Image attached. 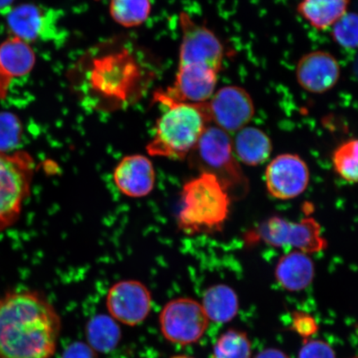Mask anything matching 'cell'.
Listing matches in <instances>:
<instances>
[{"label": "cell", "mask_w": 358, "mask_h": 358, "mask_svg": "<svg viewBox=\"0 0 358 358\" xmlns=\"http://www.w3.org/2000/svg\"><path fill=\"white\" fill-rule=\"evenodd\" d=\"M60 331L59 315L38 291L8 293L0 301V357L50 358Z\"/></svg>", "instance_id": "obj_1"}, {"label": "cell", "mask_w": 358, "mask_h": 358, "mask_svg": "<svg viewBox=\"0 0 358 358\" xmlns=\"http://www.w3.org/2000/svg\"><path fill=\"white\" fill-rule=\"evenodd\" d=\"M231 199L214 174L200 173L182 187L176 218L178 229L189 236L220 230L229 215Z\"/></svg>", "instance_id": "obj_2"}, {"label": "cell", "mask_w": 358, "mask_h": 358, "mask_svg": "<svg viewBox=\"0 0 358 358\" xmlns=\"http://www.w3.org/2000/svg\"><path fill=\"white\" fill-rule=\"evenodd\" d=\"M157 120L153 137L146 145L148 155L177 160L187 159L210 124L204 103L169 102Z\"/></svg>", "instance_id": "obj_3"}, {"label": "cell", "mask_w": 358, "mask_h": 358, "mask_svg": "<svg viewBox=\"0 0 358 358\" xmlns=\"http://www.w3.org/2000/svg\"><path fill=\"white\" fill-rule=\"evenodd\" d=\"M187 159L200 173L214 174L231 198L232 192L238 198L248 192V181L236 158L230 134L216 125H208Z\"/></svg>", "instance_id": "obj_4"}, {"label": "cell", "mask_w": 358, "mask_h": 358, "mask_svg": "<svg viewBox=\"0 0 358 358\" xmlns=\"http://www.w3.org/2000/svg\"><path fill=\"white\" fill-rule=\"evenodd\" d=\"M35 162L24 151H0V232L19 220L31 194Z\"/></svg>", "instance_id": "obj_5"}, {"label": "cell", "mask_w": 358, "mask_h": 358, "mask_svg": "<svg viewBox=\"0 0 358 358\" xmlns=\"http://www.w3.org/2000/svg\"><path fill=\"white\" fill-rule=\"evenodd\" d=\"M252 237V241H262L274 248H292L308 255L320 252L327 245L320 224L313 218L295 222L272 217L259 224Z\"/></svg>", "instance_id": "obj_6"}, {"label": "cell", "mask_w": 358, "mask_h": 358, "mask_svg": "<svg viewBox=\"0 0 358 358\" xmlns=\"http://www.w3.org/2000/svg\"><path fill=\"white\" fill-rule=\"evenodd\" d=\"M179 24L182 42L178 66H204L220 73L224 49L217 35L207 27L198 24L185 12L179 15Z\"/></svg>", "instance_id": "obj_7"}, {"label": "cell", "mask_w": 358, "mask_h": 358, "mask_svg": "<svg viewBox=\"0 0 358 358\" xmlns=\"http://www.w3.org/2000/svg\"><path fill=\"white\" fill-rule=\"evenodd\" d=\"M209 320L203 306L189 298H178L169 301L159 315L161 332L169 342L189 345L203 337Z\"/></svg>", "instance_id": "obj_8"}, {"label": "cell", "mask_w": 358, "mask_h": 358, "mask_svg": "<svg viewBox=\"0 0 358 358\" xmlns=\"http://www.w3.org/2000/svg\"><path fill=\"white\" fill-rule=\"evenodd\" d=\"M210 124L227 133H235L252 122L256 108L249 92L238 86H227L204 102Z\"/></svg>", "instance_id": "obj_9"}, {"label": "cell", "mask_w": 358, "mask_h": 358, "mask_svg": "<svg viewBox=\"0 0 358 358\" xmlns=\"http://www.w3.org/2000/svg\"><path fill=\"white\" fill-rule=\"evenodd\" d=\"M218 73L208 67L178 66L176 80L166 90L155 94V101L169 102L204 103L211 99L217 84Z\"/></svg>", "instance_id": "obj_10"}, {"label": "cell", "mask_w": 358, "mask_h": 358, "mask_svg": "<svg viewBox=\"0 0 358 358\" xmlns=\"http://www.w3.org/2000/svg\"><path fill=\"white\" fill-rule=\"evenodd\" d=\"M265 179L266 189L272 198L294 199L307 189L310 179V169L297 155H280L267 165Z\"/></svg>", "instance_id": "obj_11"}, {"label": "cell", "mask_w": 358, "mask_h": 358, "mask_svg": "<svg viewBox=\"0 0 358 358\" xmlns=\"http://www.w3.org/2000/svg\"><path fill=\"white\" fill-rule=\"evenodd\" d=\"M106 307L115 321L136 326L142 323L150 313V291L138 280L119 281L107 293Z\"/></svg>", "instance_id": "obj_12"}, {"label": "cell", "mask_w": 358, "mask_h": 358, "mask_svg": "<svg viewBox=\"0 0 358 358\" xmlns=\"http://www.w3.org/2000/svg\"><path fill=\"white\" fill-rule=\"evenodd\" d=\"M341 76L339 62L323 50L306 53L297 62L295 77L301 88L311 94H324L333 89Z\"/></svg>", "instance_id": "obj_13"}, {"label": "cell", "mask_w": 358, "mask_h": 358, "mask_svg": "<svg viewBox=\"0 0 358 358\" xmlns=\"http://www.w3.org/2000/svg\"><path fill=\"white\" fill-rule=\"evenodd\" d=\"M113 180L120 192L128 198H145L155 187L154 164L145 155L124 156L114 169Z\"/></svg>", "instance_id": "obj_14"}, {"label": "cell", "mask_w": 358, "mask_h": 358, "mask_svg": "<svg viewBox=\"0 0 358 358\" xmlns=\"http://www.w3.org/2000/svg\"><path fill=\"white\" fill-rule=\"evenodd\" d=\"M277 282L289 292H299L312 284L315 266L310 255L294 250L280 259L275 267Z\"/></svg>", "instance_id": "obj_15"}, {"label": "cell", "mask_w": 358, "mask_h": 358, "mask_svg": "<svg viewBox=\"0 0 358 358\" xmlns=\"http://www.w3.org/2000/svg\"><path fill=\"white\" fill-rule=\"evenodd\" d=\"M232 144L237 159L248 166L265 163L273 150L268 134L261 129L248 125L236 132Z\"/></svg>", "instance_id": "obj_16"}, {"label": "cell", "mask_w": 358, "mask_h": 358, "mask_svg": "<svg viewBox=\"0 0 358 358\" xmlns=\"http://www.w3.org/2000/svg\"><path fill=\"white\" fill-rule=\"evenodd\" d=\"M7 24L13 36L27 43L35 41L47 33V15L34 4H22L7 15Z\"/></svg>", "instance_id": "obj_17"}, {"label": "cell", "mask_w": 358, "mask_h": 358, "mask_svg": "<svg viewBox=\"0 0 358 358\" xmlns=\"http://www.w3.org/2000/svg\"><path fill=\"white\" fill-rule=\"evenodd\" d=\"M350 0H301L297 11L313 29L332 28L348 12Z\"/></svg>", "instance_id": "obj_18"}, {"label": "cell", "mask_w": 358, "mask_h": 358, "mask_svg": "<svg viewBox=\"0 0 358 358\" xmlns=\"http://www.w3.org/2000/svg\"><path fill=\"white\" fill-rule=\"evenodd\" d=\"M206 315L214 323L231 321L239 310V299L235 290L227 285H213L205 291L201 301Z\"/></svg>", "instance_id": "obj_19"}, {"label": "cell", "mask_w": 358, "mask_h": 358, "mask_svg": "<svg viewBox=\"0 0 358 358\" xmlns=\"http://www.w3.org/2000/svg\"><path fill=\"white\" fill-rule=\"evenodd\" d=\"M0 64L12 78L22 77L34 69L35 53L28 43L13 36L0 45Z\"/></svg>", "instance_id": "obj_20"}, {"label": "cell", "mask_w": 358, "mask_h": 358, "mask_svg": "<svg viewBox=\"0 0 358 358\" xmlns=\"http://www.w3.org/2000/svg\"><path fill=\"white\" fill-rule=\"evenodd\" d=\"M88 345L98 352L107 353L118 346L122 330L113 317L105 315L93 317L87 325Z\"/></svg>", "instance_id": "obj_21"}, {"label": "cell", "mask_w": 358, "mask_h": 358, "mask_svg": "<svg viewBox=\"0 0 358 358\" xmlns=\"http://www.w3.org/2000/svg\"><path fill=\"white\" fill-rule=\"evenodd\" d=\"M150 0H110V15L115 22L124 28H136L149 19Z\"/></svg>", "instance_id": "obj_22"}, {"label": "cell", "mask_w": 358, "mask_h": 358, "mask_svg": "<svg viewBox=\"0 0 358 358\" xmlns=\"http://www.w3.org/2000/svg\"><path fill=\"white\" fill-rule=\"evenodd\" d=\"M252 342L243 331L229 329L214 344L212 358H252Z\"/></svg>", "instance_id": "obj_23"}, {"label": "cell", "mask_w": 358, "mask_h": 358, "mask_svg": "<svg viewBox=\"0 0 358 358\" xmlns=\"http://www.w3.org/2000/svg\"><path fill=\"white\" fill-rule=\"evenodd\" d=\"M335 172L344 181L358 183V138L340 145L333 154Z\"/></svg>", "instance_id": "obj_24"}, {"label": "cell", "mask_w": 358, "mask_h": 358, "mask_svg": "<svg viewBox=\"0 0 358 358\" xmlns=\"http://www.w3.org/2000/svg\"><path fill=\"white\" fill-rule=\"evenodd\" d=\"M332 28L331 36L338 46L349 50L358 48V13L347 12Z\"/></svg>", "instance_id": "obj_25"}, {"label": "cell", "mask_w": 358, "mask_h": 358, "mask_svg": "<svg viewBox=\"0 0 358 358\" xmlns=\"http://www.w3.org/2000/svg\"><path fill=\"white\" fill-rule=\"evenodd\" d=\"M22 125L15 115L10 112L0 113V151L13 149L21 140Z\"/></svg>", "instance_id": "obj_26"}, {"label": "cell", "mask_w": 358, "mask_h": 358, "mask_svg": "<svg viewBox=\"0 0 358 358\" xmlns=\"http://www.w3.org/2000/svg\"><path fill=\"white\" fill-rule=\"evenodd\" d=\"M298 358H336L334 348L323 340H306L299 352Z\"/></svg>", "instance_id": "obj_27"}, {"label": "cell", "mask_w": 358, "mask_h": 358, "mask_svg": "<svg viewBox=\"0 0 358 358\" xmlns=\"http://www.w3.org/2000/svg\"><path fill=\"white\" fill-rule=\"evenodd\" d=\"M292 330L303 338H310L319 330V324L312 315L296 311L292 315Z\"/></svg>", "instance_id": "obj_28"}, {"label": "cell", "mask_w": 358, "mask_h": 358, "mask_svg": "<svg viewBox=\"0 0 358 358\" xmlns=\"http://www.w3.org/2000/svg\"><path fill=\"white\" fill-rule=\"evenodd\" d=\"M62 358H98L95 350L88 344L77 342L67 347Z\"/></svg>", "instance_id": "obj_29"}, {"label": "cell", "mask_w": 358, "mask_h": 358, "mask_svg": "<svg viewBox=\"0 0 358 358\" xmlns=\"http://www.w3.org/2000/svg\"><path fill=\"white\" fill-rule=\"evenodd\" d=\"M11 79L10 76L6 73V71L3 69L1 64H0V100H3L7 96Z\"/></svg>", "instance_id": "obj_30"}, {"label": "cell", "mask_w": 358, "mask_h": 358, "mask_svg": "<svg viewBox=\"0 0 358 358\" xmlns=\"http://www.w3.org/2000/svg\"><path fill=\"white\" fill-rule=\"evenodd\" d=\"M254 358H289L286 353L277 348H267L259 352Z\"/></svg>", "instance_id": "obj_31"}, {"label": "cell", "mask_w": 358, "mask_h": 358, "mask_svg": "<svg viewBox=\"0 0 358 358\" xmlns=\"http://www.w3.org/2000/svg\"><path fill=\"white\" fill-rule=\"evenodd\" d=\"M15 0H0V10L10 7Z\"/></svg>", "instance_id": "obj_32"}, {"label": "cell", "mask_w": 358, "mask_h": 358, "mask_svg": "<svg viewBox=\"0 0 358 358\" xmlns=\"http://www.w3.org/2000/svg\"><path fill=\"white\" fill-rule=\"evenodd\" d=\"M171 358H194V357L187 356V355H177V356H174Z\"/></svg>", "instance_id": "obj_33"}, {"label": "cell", "mask_w": 358, "mask_h": 358, "mask_svg": "<svg viewBox=\"0 0 358 358\" xmlns=\"http://www.w3.org/2000/svg\"><path fill=\"white\" fill-rule=\"evenodd\" d=\"M352 358H358V357H352Z\"/></svg>", "instance_id": "obj_34"}, {"label": "cell", "mask_w": 358, "mask_h": 358, "mask_svg": "<svg viewBox=\"0 0 358 358\" xmlns=\"http://www.w3.org/2000/svg\"><path fill=\"white\" fill-rule=\"evenodd\" d=\"M96 1H98V0H96Z\"/></svg>", "instance_id": "obj_35"}]
</instances>
